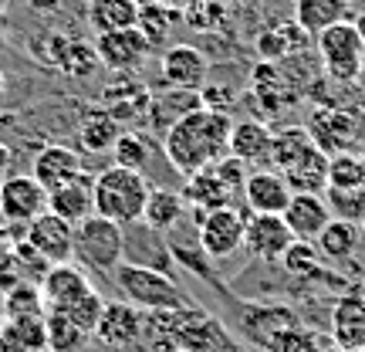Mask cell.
<instances>
[{
    "instance_id": "1",
    "label": "cell",
    "mask_w": 365,
    "mask_h": 352,
    "mask_svg": "<svg viewBox=\"0 0 365 352\" xmlns=\"http://www.w3.org/2000/svg\"><path fill=\"white\" fill-rule=\"evenodd\" d=\"M230 129L234 122L227 112L217 109H193L163 136V153L170 166L182 176H193L200 170H210L230 153Z\"/></svg>"
},
{
    "instance_id": "2",
    "label": "cell",
    "mask_w": 365,
    "mask_h": 352,
    "mask_svg": "<svg viewBox=\"0 0 365 352\" xmlns=\"http://www.w3.org/2000/svg\"><path fill=\"white\" fill-rule=\"evenodd\" d=\"M149 180L139 170H125V166H108L95 176L91 183V200H95V213L108 217V221L129 223L143 221L145 210V196H149Z\"/></svg>"
},
{
    "instance_id": "3",
    "label": "cell",
    "mask_w": 365,
    "mask_h": 352,
    "mask_svg": "<svg viewBox=\"0 0 365 352\" xmlns=\"http://www.w3.org/2000/svg\"><path fill=\"white\" fill-rule=\"evenodd\" d=\"M118 295L125 301H132L143 312H170V308H186L193 301L186 298V291L176 285V278L156 268H143V264L122 261L112 271Z\"/></svg>"
},
{
    "instance_id": "4",
    "label": "cell",
    "mask_w": 365,
    "mask_h": 352,
    "mask_svg": "<svg viewBox=\"0 0 365 352\" xmlns=\"http://www.w3.org/2000/svg\"><path fill=\"white\" fill-rule=\"evenodd\" d=\"M75 258L98 274H112L125 261V227L91 213L75 227Z\"/></svg>"
},
{
    "instance_id": "5",
    "label": "cell",
    "mask_w": 365,
    "mask_h": 352,
    "mask_svg": "<svg viewBox=\"0 0 365 352\" xmlns=\"http://www.w3.org/2000/svg\"><path fill=\"white\" fill-rule=\"evenodd\" d=\"M318 41V58H322V68L331 81L339 85H352V81L362 79L365 68V48L355 24L345 17V21H335L331 27H325L322 34H314Z\"/></svg>"
},
{
    "instance_id": "6",
    "label": "cell",
    "mask_w": 365,
    "mask_h": 352,
    "mask_svg": "<svg viewBox=\"0 0 365 352\" xmlns=\"http://www.w3.org/2000/svg\"><path fill=\"white\" fill-rule=\"evenodd\" d=\"M196 221V241L210 261H223L244 248V231H247V217L230 203V207H217L193 217Z\"/></svg>"
},
{
    "instance_id": "7",
    "label": "cell",
    "mask_w": 365,
    "mask_h": 352,
    "mask_svg": "<svg viewBox=\"0 0 365 352\" xmlns=\"http://www.w3.org/2000/svg\"><path fill=\"white\" fill-rule=\"evenodd\" d=\"M48 210V190L31 173H14L0 180V221L7 227H21Z\"/></svg>"
},
{
    "instance_id": "8",
    "label": "cell",
    "mask_w": 365,
    "mask_h": 352,
    "mask_svg": "<svg viewBox=\"0 0 365 352\" xmlns=\"http://www.w3.org/2000/svg\"><path fill=\"white\" fill-rule=\"evenodd\" d=\"M145 332V312L135 308L132 301H105V312L95 326V339L102 342L105 349H129L135 342H143Z\"/></svg>"
},
{
    "instance_id": "9",
    "label": "cell",
    "mask_w": 365,
    "mask_h": 352,
    "mask_svg": "<svg viewBox=\"0 0 365 352\" xmlns=\"http://www.w3.org/2000/svg\"><path fill=\"white\" fill-rule=\"evenodd\" d=\"M24 241L38 251L48 264L75 261V227L61 217H54L51 210H44L41 217L24 227Z\"/></svg>"
},
{
    "instance_id": "10",
    "label": "cell",
    "mask_w": 365,
    "mask_h": 352,
    "mask_svg": "<svg viewBox=\"0 0 365 352\" xmlns=\"http://www.w3.org/2000/svg\"><path fill=\"white\" fill-rule=\"evenodd\" d=\"M95 54L105 68L112 71H135V68L145 65V58L153 54L149 41L143 38L139 27H122V31H108V34H98L95 38Z\"/></svg>"
},
{
    "instance_id": "11",
    "label": "cell",
    "mask_w": 365,
    "mask_h": 352,
    "mask_svg": "<svg viewBox=\"0 0 365 352\" xmlns=\"http://www.w3.org/2000/svg\"><path fill=\"white\" fill-rule=\"evenodd\" d=\"M294 244V234L284 223L281 213H250L247 231H244V248L257 258V261H281L284 251Z\"/></svg>"
},
{
    "instance_id": "12",
    "label": "cell",
    "mask_w": 365,
    "mask_h": 352,
    "mask_svg": "<svg viewBox=\"0 0 365 352\" xmlns=\"http://www.w3.org/2000/svg\"><path fill=\"white\" fill-rule=\"evenodd\" d=\"M159 71H163V81L170 89H193L200 91L207 85L210 75V61L207 54L193 48V44H170L163 58H159Z\"/></svg>"
},
{
    "instance_id": "13",
    "label": "cell",
    "mask_w": 365,
    "mask_h": 352,
    "mask_svg": "<svg viewBox=\"0 0 365 352\" xmlns=\"http://www.w3.org/2000/svg\"><path fill=\"white\" fill-rule=\"evenodd\" d=\"M125 261L129 264H143V268H156V271H173V258L170 241L163 231H153L149 223L135 221L125 227Z\"/></svg>"
},
{
    "instance_id": "14",
    "label": "cell",
    "mask_w": 365,
    "mask_h": 352,
    "mask_svg": "<svg viewBox=\"0 0 365 352\" xmlns=\"http://www.w3.org/2000/svg\"><path fill=\"white\" fill-rule=\"evenodd\" d=\"M38 285L44 301H48V312H65L71 301H78L88 291L91 281L75 261H61V264H51Z\"/></svg>"
},
{
    "instance_id": "15",
    "label": "cell",
    "mask_w": 365,
    "mask_h": 352,
    "mask_svg": "<svg viewBox=\"0 0 365 352\" xmlns=\"http://www.w3.org/2000/svg\"><path fill=\"white\" fill-rule=\"evenodd\" d=\"M284 223L291 227L294 241H318V234L328 227L331 210L322 193H291V203L284 207Z\"/></svg>"
},
{
    "instance_id": "16",
    "label": "cell",
    "mask_w": 365,
    "mask_h": 352,
    "mask_svg": "<svg viewBox=\"0 0 365 352\" xmlns=\"http://www.w3.org/2000/svg\"><path fill=\"white\" fill-rule=\"evenodd\" d=\"M240 196L247 200L250 213H284L291 203V186L277 170H250Z\"/></svg>"
},
{
    "instance_id": "17",
    "label": "cell",
    "mask_w": 365,
    "mask_h": 352,
    "mask_svg": "<svg viewBox=\"0 0 365 352\" xmlns=\"http://www.w3.org/2000/svg\"><path fill=\"white\" fill-rule=\"evenodd\" d=\"M331 336L341 352L365 349V295L349 291L331 308Z\"/></svg>"
},
{
    "instance_id": "18",
    "label": "cell",
    "mask_w": 365,
    "mask_h": 352,
    "mask_svg": "<svg viewBox=\"0 0 365 352\" xmlns=\"http://www.w3.org/2000/svg\"><path fill=\"white\" fill-rule=\"evenodd\" d=\"M271 146H274V132L264 122H257V119L234 122V129H230V156H237L240 163H247L254 170L271 166Z\"/></svg>"
},
{
    "instance_id": "19",
    "label": "cell",
    "mask_w": 365,
    "mask_h": 352,
    "mask_svg": "<svg viewBox=\"0 0 365 352\" xmlns=\"http://www.w3.org/2000/svg\"><path fill=\"white\" fill-rule=\"evenodd\" d=\"M85 166H81V156L75 149H68V146H44L38 156H34V170L31 176L51 193L58 186H65V183L78 180Z\"/></svg>"
},
{
    "instance_id": "20",
    "label": "cell",
    "mask_w": 365,
    "mask_h": 352,
    "mask_svg": "<svg viewBox=\"0 0 365 352\" xmlns=\"http://www.w3.org/2000/svg\"><path fill=\"white\" fill-rule=\"evenodd\" d=\"M193 109H203L200 91H193V89H166L163 95H153V99H149L145 119H149V129L159 132V136H166V129L176 126L182 116H190Z\"/></svg>"
},
{
    "instance_id": "21",
    "label": "cell",
    "mask_w": 365,
    "mask_h": 352,
    "mask_svg": "<svg viewBox=\"0 0 365 352\" xmlns=\"http://www.w3.org/2000/svg\"><path fill=\"white\" fill-rule=\"evenodd\" d=\"M234 190L217 176V170H200L193 176H186V186H182V200L186 207L193 210V217L207 213V210H217V207H230L234 203Z\"/></svg>"
},
{
    "instance_id": "22",
    "label": "cell",
    "mask_w": 365,
    "mask_h": 352,
    "mask_svg": "<svg viewBox=\"0 0 365 352\" xmlns=\"http://www.w3.org/2000/svg\"><path fill=\"white\" fill-rule=\"evenodd\" d=\"M91 183H95V180H91L88 173H81L78 180H71V183H65V186L51 190V193H48V210H51L54 217L68 221L71 227H78L85 217H91V213H95Z\"/></svg>"
},
{
    "instance_id": "23",
    "label": "cell",
    "mask_w": 365,
    "mask_h": 352,
    "mask_svg": "<svg viewBox=\"0 0 365 352\" xmlns=\"http://www.w3.org/2000/svg\"><path fill=\"white\" fill-rule=\"evenodd\" d=\"M281 176L291 186V193H322L328 190V153L322 146H312L287 170H281Z\"/></svg>"
},
{
    "instance_id": "24",
    "label": "cell",
    "mask_w": 365,
    "mask_h": 352,
    "mask_svg": "<svg viewBox=\"0 0 365 352\" xmlns=\"http://www.w3.org/2000/svg\"><path fill=\"white\" fill-rule=\"evenodd\" d=\"M182 24V11L163 4V0H139V21L135 27L143 31V38L149 41V48H170L173 31Z\"/></svg>"
},
{
    "instance_id": "25",
    "label": "cell",
    "mask_w": 365,
    "mask_h": 352,
    "mask_svg": "<svg viewBox=\"0 0 365 352\" xmlns=\"http://www.w3.org/2000/svg\"><path fill=\"white\" fill-rule=\"evenodd\" d=\"M182 213H186V200H182L180 190H170V186H153L149 196H145L143 223H149L153 231L170 234V231L180 227Z\"/></svg>"
},
{
    "instance_id": "26",
    "label": "cell",
    "mask_w": 365,
    "mask_h": 352,
    "mask_svg": "<svg viewBox=\"0 0 365 352\" xmlns=\"http://www.w3.org/2000/svg\"><path fill=\"white\" fill-rule=\"evenodd\" d=\"M359 244H362V227L352 221H339V217H331L328 227L314 241L318 254L328 258V261H349V258H355Z\"/></svg>"
},
{
    "instance_id": "27",
    "label": "cell",
    "mask_w": 365,
    "mask_h": 352,
    "mask_svg": "<svg viewBox=\"0 0 365 352\" xmlns=\"http://www.w3.org/2000/svg\"><path fill=\"white\" fill-rule=\"evenodd\" d=\"M312 38V34H304L298 27V21H287V24H274L267 27V31H261L257 34V41H254V48H257V58L261 61H281V58H287V54H294L298 48H304V41Z\"/></svg>"
},
{
    "instance_id": "28",
    "label": "cell",
    "mask_w": 365,
    "mask_h": 352,
    "mask_svg": "<svg viewBox=\"0 0 365 352\" xmlns=\"http://www.w3.org/2000/svg\"><path fill=\"white\" fill-rule=\"evenodd\" d=\"M0 336L7 352H51L44 318H4Z\"/></svg>"
},
{
    "instance_id": "29",
    "label": "cell",
    "mask_w": 365,
    "mask_h": 352,
    "mask_svg": "<svg viewBox=\"0 0 365 352\" xmlns=\"http://www.w3.org/2000/svg\"><path fill=\"white\" fill-rule=\"evenodd\" d=\"M139 21V0H88V24L98 34L135 27Z\"/></svg>"
},
{
    "instance_id": "30",
    "label": "cell",
    "mask_w": 365,
    "mask_h": 352,
    "mask_svg": "<svg viewBox=\"0 0 365 352\" xmlns=\"http://www.w3.org/2000/svg\"><path fill=\"white\" fill-rule=\"evenodd\" d=\"M352 0H294V21L304 34H322L335 21H345Z\"/></svg>"
},
{
    "instance_id": "31",
    "label": "cell",
    "mask_w": 365,
    "mask_h": 352,
    "mask_svg": "<svg viewBox=\"0 0 365 352\" xmlns=\"http://www.w3.org/2000/svg\"><path fill=\"white\" fill-rule=\"evenodd\" d=\"M118 136H122V126H118V119L112 116V112H105V109H91L78 126V139L88 153H112V146L118 143Z\"/></svg>"
},
{
    "instance_id": "32",
    "label": "cell",
    "mask_w": 365,
    "mask_h": 352,
    "mask_svg": "<svg viewBox=\"0 0 365 352\" xmlns=\"http://www.w3.org/2000/svg\"><path fill=\"white\" fill-rule=\"evenodd\" d=\"M314 143V136L308 126H287V129L274 132V146H271V170H287L298 156H304Z\"/></svg>"
},
{
    "instance_id": "33",
    "label": "cell",
    "mask_w": 365,
    "mask_h": 352,
    "mask_svg": "<svg viewBox=\"0 0 365 352\" xmlns=\"http://www.w3.org/2000/svg\"><path fill=\"white\" fill-rule=\"evenodd\" d=\"M0 308H4V318H44L48 315V301L41 295V285L21 281V285L4 291Z\"/></svg>"
},
{
    "instance_id": "34",
    "label": "cell",
    "mask_w": 365,
    "mask_h": 352,
    "mask_svg": "<svg viewBox=\"0 0 365 352\" xmlns=\"http://www.w3.org/2000/svg\"><path fill=\"white\" fill-rule=\"evenodd\" d=\"M149 91L143 85H132V81H122L115 89L105 91V112H112V116L122 122V119H135V116H145V109H149Z\"/></svg>"
},
{
    "instance_id": "35",
    "label": "cell",
    "mask_w": 365,
    "mask_h": 352,
    "mask_svg": "<svg viewBox=\"0 0 365 352\" xmlns=\"http://www.w3.org/2000/svg\"><path fill=\"white\" fill-rule=\"evenodd\" d=\"M58 65L61 71H68L71 79H88L95 68L102 65L98 54H95V44H85V41H58Z\"/></svg>"
},
{
    "instance_id": "36",
    "label": "cell",
    "mask_w": 365,
    "mask_h": 352,
    "mask_svg": "<svg viewBox=\"0 0 365 352\" xmlns=\"http://www.w3.org/2000/svg\"><path fill=\"white\" fill-rule=\"evenodd\" d=\"M44 326H48V349L51 352H81V346L88 339V336L61 312H48L44 315Z\"/></svg>"
},
{
    "instance_id": "37",
    "label": "cell",
    "mask_w": 365,
    "mask_h": 352,
    "mask_svg": "<svg viewBox=\"0 0 365 352\" xmlns=\"http://www.w3.org/2000/svg\"><path fill=\"white\" fill-rule=\"evenodd\" d=\"M325 200H328L331 217H339V221H352V223L365 221V186H352V190L328 186Z\"/></svg>"
},
{
    "instance_id": "38",
    "label": "cell",
    "mask_w": 365,
    "mask_h": 352,
    "mask_svg": "<svg viewBox=\"0 0 365 352\" xmlns=\"http://www.w3.org/2000/svg\"><path fill=\"white\" fill-rule=\"evenodd\" d=\"M328 186H341V190L365 186V159L355 156V153L328 156Z\"/></svg>"
},
{
    "instance_id": "39",
    "label": "cell",
    "mask_w": 365,
    "mask_h": 352,
    "mask_svg": "<svg viewBox=\"0 0 365 352\" xmlns=\"http://www.w3.org/2000/svg\"><path fill=\"white\" fill-rule=\"evenodd\" d=\"M102 312H105V298L95 291V288H88V291H85L78 301H71L61 315H68V318H71V322H75L85 336H95V326H98Z\"/></svg>"
},
{
    "instance_id": "40",
    "label": "cell",
    "mask_w": 365,
    "mask_h": 352,
    "mask_svg": "<svg viewBox=\"0 0 365 352\" xmlns=\"http://www.w3.org/2000/svg\"><path fill=\"white\" fill-rule=\"evenodd\" d=\"M112 156H115V166L143 173V166L149 163V143H145L139 132H122L118 143L112 146Z\"/></svg>"
},
{
    "instance_id": "41",
    "label": "cell",
    "mask_w": 365,
    "mask_h": 352,
    "mask_svg": "<svg viewBox=\"0 0 365 352\" xmlns=\"http://www.w3.org/2000/svg\"><path fill=\"white\" fill-rule=\"evenodd\" d=\"M284 268L291 274H308L314 271V264H318V248H314L312 241H294L291 248L284 251Z\"/></svg>"
},
{
    "instance_id": "42",
    "label": "cell",
    "mask_w": 365,
    "mask_h": 352,
    "mask_svg": "<svg viewBox=\"0 0 365 352\" xmlns=\"http://www.w3.org/2000/svg\"><path fill=\"white\" fill-rule=\"evenodd\" d=\"M213 170H217V176H220V180L227 183V186H230L234 193H240V190H244V183H247L250 166H247V163H240L237 156H230V153H227V156H223L220 163H213Z\"/></svg>"
},
{
    "instance_id": "43",
    "label": "cell",
    "mask_w": 365,
    "mask_h": 352,
    "mask_svg": "<svg viewBox=\"0 0 365 352\" xmlns=\"http://www.w3.org/2000/svg\"><path fill=\"white\" fill-rule=\"evenodd\" d=\"M11 163H14V153L7 149V146L0 143V180L7 176V170H11Z\"/></svg>"
},
{
    "instance_id": "44",
    "label": "cell",
    "mask_w": 365,
    "mask_h": 352,
    "mask_svg": "<svg viewBox=\"0 0 365 352\" xmlns=\"http://www.w3.org/2000/svg\"><path fill=\"white\" fill-rule=\"evenodd\" d=\"M27 4H31L34 11H44V14H51V11H58V4H61V0H27Z\"/></svg>"
},
{
    "instance_id": "45",
    "label": "cell",
    "mask_w": 365,
    "mask_h": 352,
    "mask_svg": "<svg viewBox=\"0 0 365 352\" xmlns=\"http://www.w3.org/2000/svg\"><path fill=\"white\" fill-rule=\"evenodd\" d=\"M355 31H359V38H362V48H365V11H359V17L352 21Z\"/></svg>"
},
{
    "instance_id": "46",
    "label": "cell",
    "mask_w": 365,
    "mask_h": 352,
    "mask_svg": "<svg viewBox=\"0 0 365 352\" xmlns=\"http://www.w3.org/2000/svg\"><path fill=\"white\" fill-rule=\"evenodd\" d=\"M163 4H170V7H176V11H190L196 0H163Z\"/></svg>"
},
{
    "instance_id": "47",
    "label": "cell",
    "mask_w": 365,
    "mask_h": 352,
    "mask_svg": "<svg viewBox=\"0 0 365 352\" xmlns=\"http://www.w3.org/2000/svg\"><path fill=\"white\" fill-rule=\"evenodd\" d=\"M7 102V79H4V71H0V109Z\"/></svg>"
},
{
    "instance_id": "48",
    "label": "cell",
    "mask_w": 365,
    "mask_h": 352,
    "mask_svg": "<svg viewBox=\"0 0 365 352\" xmlns=\"http://www.w3.org/2000/svg\"><path fill=\"white\" fill-rule=\"evenodd\" d=\"M0 352H7V349H4V336H0Z\"/></svg>"
},
{
    "instance_id": "49",
    "label": "cell",
    "mask_w": 365,
    "mask_h": 352,
    "mask_svg": "<svg viewBox=\"0 0 365 352\" xmlns=\"http://www.w3.org/2000/svg\"><path fill=\"white\" fill-rule=\"evenodd\" d=\"M359 227H362V234H365V221H362V223H359Z\"/></svg>"
},
{
    "instance_id": "50",
    "label": "cell",
    "mask_w": 365,
    "mask_h": 352,
    "mask_svg": "<svg viewBox=\"0 0 365 352\" xmlns=\"http://www.w3.org/2000/svg\"><path fill=\"white\" fill-rule=\"evenodd\" d=\"M4 4H7V0H0V11H4Z\"/></svg>"
},
{
    "instance_id": "51",
    "label": "cell",
    "mask_w": 365,
    "mask_h": 352,
    "mask_svg": "<svg viewBox=\"0 0 365 352\" xmlns=\"http://www.w3.org/2000/svg\"><path fill=\"white\" fill-rule=\"evenodd\" d=\"M170 352H186V349H170Z\"/></svg>"
},
{
    "instance_id": "52",
    "label": "cell",
    "mask_w": 365,
    "mask_h": 352,
    "mask_svg": "<svg viewBox=\"0 0 365 352\" xmlns=\"http://www.w3.org/2000/svg\"><path fill=\"white\" fill-rule=\"evenodd\" d=\"M362 159H365V156H362Z\"/></svg>"
}]
</instances>
